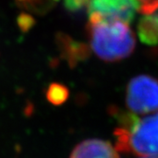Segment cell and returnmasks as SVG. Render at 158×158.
<instances>
[{"instance_id":"cell-1","label":"cell","mask_w":158,"mask_h":158,"mask_svg":"<svg viewBox=\"0 0 158 158\" xmlns=\"http://www.w3.org/2000/svg\"><path fill=\"white\" fill-rule=\"evenodd\" d=\"M110 113L118 122V127L114 131L118 151L158 158V112L141 118L115 107H112Z\"/></svg>"},{"instance_id":"cell-2","label":"cell","mask_w":158,"mask_h":158,"mask_svg":"<svg viewBox=\"0 0 158 158\" xmlns=\"http://www.w3.org/2000/svg\"><path fill=\"white\" fill-rule=\"evenodd\" d=\"M87 33L92 51L105 62L123 60L135 50V38L128 24L90 19Z\"/></svg>"},{"instance_id":"cell-3","label":"cell","mask_w":158,"mask_h":158,"mask_svg":"<svg viewBox=\"0 0 158 158\" xmlns=\"http://www.w3.org/2000/svg\"><path fill=\"white\" fill-rule=\"evenodd\" d=\"M126 105L129 112L146 115L158 111V79L140 75L131 79L127 86Z\"/></svg>"},{"instance_id":"cell-4","label":"cell","mask_w":158,"mask_h":158,"mask_svg":"<svg viewBox=\"0 0 158 158\" xmlns=\"http://www.w3.org/2000/svg\"><path fill=\"white\" fill-rule=\"evenodd\" d=\"M141 6L138 0H90L88 6L89 19L130 24Z\"/></svg>"},{"instance_id":"cell-5","label":"cell","mask_w":158,"mask_h":158,"mask_svg":"<svg viewBox=\"0 0 158 158\" xmlns=\"http://www.w3.org/2000/svg\"><path fill=\"white\" fill-rule=\"evenodd\" d=\"M69 158H119L118 150L108 141L89 139L77 144Z\"/></svg>"},{"instance_id":"cell-6","label":"cell","mask_w":158,"mask_h":158,"mask_svg":"<svg viewBox=\"0 0 158 158\" xmlns=\"http://www.w3.org/2000/svg\"><path fill=\"white\" fill-rule=\"evenodd\" d=\"M57 42L62 56L67 61L70 67L85 61L90 56V48L84 42L74 40L68 35L60 34L57 36Z\"/></svg>"},{"instance_id":"cell-7","label":"cell","mask_w":158,"mask_h":158,"mask_svg":"<svg viewBox=\"0 0 158 158\" xmlns=\"http://www.w3.org/2000/svg\"><path fill=\"white\" fill-rule=\"evenodd\" d=\"M137 33L142 43L158 45V9L152 14H145L140 19Z\"/></svg>"},{"instance_id":"cell-8","label":"cell","mask_w":158,"mask_h":158,"mask_svg":"<svg viewBox=\"0 0 158 158\" xmlns=\"http://www.w3.org/2000/svg\"><path fill=\"white\" fill-rule=\"evenodd\" d=\"M69 96V89L65 85L59 83L51 84L46 92L48 101L54 106H61L67 101Z\"/></svg>"},{"instance_id":"cell-9","label":"cell","mask_w":158,"mask_h":158,"mask_svg":"<svg viewBox=\"0 0 158 158\" xmlns=\"http://www.w3.org/2000/svg\"><path fill=\"white\" fill-rule=\"evenodd\" d=\"M90 0H63L64 7L69 12H79L89 6Z\"/></svg>"},{"instance_id":"cell-10","label":"cell","mask_w":158,"mask_h":158,"mask_svg":"<svg viewBox=\"0 0 158 158\" xmlns=\"http://www.w3.org/2000/svg\"><path fill=\"white\" fill-rule=\"evenodd\" d=\"M19 27L22 32H28L30 29L32 28L35 24L34 19L31 15L27 13H21L17 19Z\"/></svg>"},{"instance_id":"cell-11","label":"cell","mask_w":158,"mask_h":158,"mask_svg":"<svg viewBox=\"0 0 158 158\" xmlns=\"http://www.w3.org/2000/svg\"><path fill=\"white\" fill-rule=\"evenodd\" d=\"M140 158H155V157H140Z\"/></svg>"},{"instance_id":"cell-12","label":"cell","mask_w":158,"mask_h":158,"mask_svg":"<svg viewBox=\"0 0 158 158\" xmlns=\"http://www.w3.org/2000/svg\"><path fill=\"white\" fill-rule=\"evenodd\" d=\"M143 2H146V1H148V0H142Z\"/></svg>"},{"instance_id":"cell-13","label":"cell","mask_w":158,"mask_h":158,"mask_svg":"<svg viewBox=\"0 0 158 158\" xmlns=\"http://www.w3.org/2000/svg\"><path fill=\"white\" fill-rule=\"evenodd\" d=\"M54 1H57V0H54Z\"/></svg>"}]
</instances>
